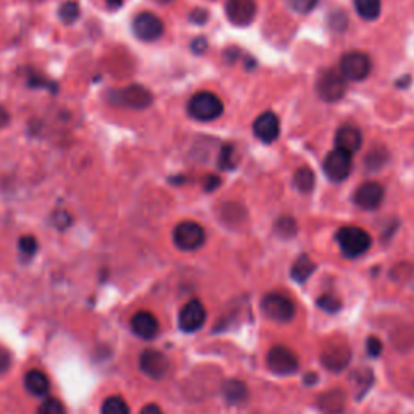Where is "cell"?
<instances>
[{"mask_svg":"<svg viewBox=\"0 0 414 414\" xmlns=\"http://www.w3.org/2000/svg\"><path fill=\"white\" fill-rule=\"evenodd\" d=\"M10 368H12V354H10L8 350L0 348V376L8 372Z\"/></svg>","mask_w":414,"mask_h":414,"instance_id":"obj_37","label":"cell"},{"mask_svg":"<svg viewBox=\"0 0 414 414\" xmlns=\"http://www.w3.org/2000/svg\"><path fill=\"white\" fill-rule=\"evenodd\" d=\"M222 393L230 405H240V403L246 402L248 395H250L246 383L238 381V379H230V381L223 382Z\"/></svg>","mask_w":414,"mask_h":414,"instance_id":"obj_21","label":"cell"},{"mask_svg":"<svg viewBox=\"0 0 414 414\" xmlns=\"http://www.w3.org/2000/svg\"><path fill=\"white\" fill-rule=\"evenodd\" d=\"M318 405L324 414H343L345 408H347V395L338 388H335V390L322 393Z\"/></svg>","mask_w":414,"mask_h":414,"instance_id":"obj_19","label":"cell"},{"mask_svg":"<svg viewBox=\"0 0 414 414\" xmlns=\"http://www.w3.org/2000/svg\"><path fill=\"white\" fill-rule=\"evenodd\" d=\"M104 3L109 10H119L123 5V0H104Z\"/></svg>","mask_w":414,"mask_h":414,"instance_id":"obj_44","label":"cell"},{"mask_svg":"<svg viewBox=\"0 0 414 414\" xmlns=\"http://www.w3.org/2000/svg\"><path fill=\"white\" fill-rule=\"evenodd\" d=\"M285 2L291 10H293V12L300 15H306L313 12L316 5L319 3V0H285Z\"/></svg>","mask_w":414,"mask_h":414,"instance_id":"obj_33","label":"cell"},{"mask_svg":"<svg viewBox=\"0 0 414 414\" xmlns=\"http://www.w3.org/2000/svg\"><path fill=\"white\" fill-rule=\"evenodd\" d=\"M335 13H337L338 19H335L334 17L330 18V28L337 29V31H343V29L347 28V15H345V12H335Z\"/></svg>","mask_w":414,"mask_h":414,"instance_id":"obj_38","label":"cell"},{"mask_svg":"<svg viewBox=\"0 0 414 414\" xmlns=\"http://www.w3.org/2000/svg\"><path fill=\"white\" fill-rule=\"evenodd\" d=\"M139 414H164V413L157 405H154V403H149V405H146L143 410L139 411Z\"/></svg>","mask_w":414,"mask_h":414,"instance_id":"obj_43","label":"cell"},{"mask_svg":"<svg viewBox=\"0 0 414 414\" xmlns=\"http://www.w3.org/2000/svg\"><path fill=\"white\" fill-rule=\"evenodd\" d=\"M382 350H383V345H382V342L377 337H369L366 340V352H368V354L371 358L381 356Z\"/></svg>","mask_w":414,"mask_h":414,"instance_id":"obj_35","label":"cell"},{"mask_svg":"<svg viewBox=\"0 0 414 414\" xmlns=\"http://www.w3.org/2000/svg\"><path fill=\"white\" fill-rule=\"evenodd\" d=\"M314 270H316V264L313 262V259H311L309 256L303 255L296 259L293 267H291L290 274H291V279H293L295 282H298V284H304V282L314 274Z\"/></svg>","mask_w":414,"mask_h":414,"instance_id":"obj_22","label":"cell"},{"mask_svg":"<svg viewBox=\"0 0 414 414\" xmlns=\"http://www.w3.org/2000/svg\"><path fill=\"white\" fill-rule=\"evenodd\" d=\"M191 49L194 53H204L207 51V39L206 37H196L191 42Z\"/></svg>","mask_w":414,"mask_h":414,"instance_id":"obj_39","label":"cell"},{"mask_svg":"<svg viewBox=\"0 0 414 414\" xmlns=\"http://www.w3.org/2000/svg\"><path fill=\"white\" fill-rule=\"evenodd\" d=\"M223 57H225V60L228 63H235L238 58H240V51L235 47H230V49H225V53H223Z\"/></svg>","mask_w":414,"mask_h":414,"instance_id":"obj_41","label":"cell"},{"mask_svg":"<svg viewBox=\"0 0 414 414\" xmlns=\"http://www.w3.org/2000/svg\"><path fill=\"white\" fill-rule=\"evenodd\" d=\"M352 155L353 154L347 153V150H342L337 148H335L334 150H330V153L325 155L324 164H322L325 177H327L330 182H334V183L345 182V180L348 178V175H350V172H352V167H353Z\"/></svg>","mask_w":414,"mask_h":414,"instance_id":"obj_8","label":"cell"},{"mask_svg":"<svg viewBox=\"0 0 414 414\" xmlns=\"http://www.w3.org/2000/svg\"><path fill=\"white\" fill-rule=\"evenodd\" d=\"M261 311L266 314L267 319L274 320V322H290L295 318L296 308L295 303L288 296L282 293H267L264 298L261 300Z\"/></svg>","mask_w":414,"mask_h":414,"instance_id":"obj_5","label":"cell"},{"mask_svg":"<svg viewBox=\"0 0 414 414\" xmlns=\"http://www.w3.org/2000/svg\"><path fill=\"white\" fill-rule=\"evenodd\" d=\"M252 133L262 143L270 144L280 136V120L274 112H264L252 123Z\"/></svg>","mask_w":414,"mask_h":414,"instance_id":"obj_16","label":"cell"},{"mask_svg":"<svg viewBox=\"0 0 414 414\" xmlns=\"http://www.w3.org/2000/svg\"><path fill=\"white\" fill-rule=\"evenodd\" d=\"M37 414H67V411L58 398L49 397L37 406Z\"/></svg>","mask_w":414,"mask_h":414,"instance_id":"obj_30","label":"cell"},{"mask_svg":"<svg viewBox=\"0 0 414 414\" xmlns=\"http://www.w3.org/2000/svg\"><path fill=\"white\" fill-rule=\"evenodd\" d=\"M353 3L359 17L363 19H368V21L377 19L379 15H381V10H382L381 0H353Z\"/></svg>","mask_w":414,"mask_h":414,"instance_id":"obj_23","label":"cell"},{"mask_svg":"<svg viewBox=\"0 0 414 414\" xmlns=\"http://www.w3.org/2000/svg\"><path fill=\"white\" fill-rule=\"evenodd\" d=\"M383 187L377 182H366L353 194V202L363 211H376L383 201Z\"/></svg>","mask_w":414,"mask_h":414,"instance_id":"obj_15","label":"cell"},{"mask_svg":"<svg viewBox=\"0 0 414 414\" xmlns=\"http://www.w3.org/2000/svg\"><path fill=\"white\" fill-rule=\"evenodd\" d=\"M131 330L136 337L143 340H153L159 334V320L149 311H139L131 318Z\"/></svg>","mask_w":414,"mask_h":414,"instance_id":"obj_17","label":"cell"},{"mask_svg":"<svg viewBox=\"0 0 414 414\" xmlns=\"http://www.w3.org/2000/svg\"><path fill=\"white\" fill-rule=\"evenodd\" d=\"M352 361V350L347 342H329L320 352V363L330 372H342Z\"/></svg>","mask_w":414,"mask_h":414,"instance_id":"obj_9","label":"cell"},{"mask_svg":"<svg viewBox=\"0 0 414 414\" xmlns=\"http://www.w3.org/2000/svg\"><path fill=\"white\" fill-rule=\"evenodd\" d=\"M238 164V157H236V150L235 146L232 144H225L222 146L221 154H218V167L221 170H233Z\"/></svg>","mask_w":414,"mask_h":414,"instance_id":"obj_27","label":"cell"},{"mask_svg":"<svg viewBox=\"0 0 414 414\" xmlns=\"http://www.w3.org/2000/svg\"><path fill=\"white\" fill-rule=\"evenodd\" d=\"M23 383L28 393H31L33 397H46L49 390H51V383H49L47 376L42 371H39V369H31V371L24 374Z\"/></svg>","mask_w":414,"mask_h":414,"instance_id":"obj_20","label":"cell"},{"mask_svg":"<svg viewBox=\"0 0 414 414\" xmlns=\"http://www.w3.org/2000/svg\"><path fill=\"white\" fill-rule=\"evenodd\" d=\"M274 232H275V235L288 240V238H293L296 235V232H298V225H296V221L293 217L284 216V217L277 218V222L274 225Z\"/></svg>","mask_w":414,"mask_h":414,"instance_id":"obj_26","label":"cell"},{"mask_svg":"<svg viewBox=\"0 0 414 414\" xmlns=\"http://www.w3.org/2000/svg\"><path fill=\"white\" fill-rule=\"evenodd\" d=\"M52 222H53V225H55V228L63 232L71 225V216L67 211H57V212H53Z\"/></svg>","mask_w":414,"mask_h":414,"instance_id":"obj_34","label":"cell"},{"mask_svg":"<svg viewBox=\"0 0 414 414\" xmlns=\"http://www.w3.org/2000/svg\"><path fill=\"white\" fill-rule=\"evenodd\" d=\"M318 306L322 311H325V313L334 314V313H338V311L342 309V301H340L337 296H334V295H322V296H319Z\"/></svg>","mask_w":414,"mask_h":414,"instance_id":"obj_31","label":"cell"},{"mask_svg":"<svg viewBox=\"0 0 414 414\" xmlns=\"http://www.w3.org/2000/svg\"><path fill=\"white\" fill-rule=\"evenodd\" d=\"M135 36L143 42H154L164 34V21L153 12H141L133 18Z\"/></svg>","mask_w":414,"mask_h":414,"instance_id":"obj_10","label":"cell"},{"mask_svg":"<svg viewBox=\"0 0 414 414\" xmlns=\"http://www.w3.org/2000/svg\"><path fill=\"white\" fill-rule=\"evenodd\" d=\"M218 187H221V178L216 177V175H209L206 182H204V189H206V191H214V189H217Z\"/></svg>","mask_w":414,"mask_h":414,"instance_id":"obj_40","label":"cell"},{"mask_svg":"<svg viewBox=\"0 0 414 414\" xmlns=\"http://www.w3.org/2000/svg\"><path fill=\"white\" fill-rule=\"evenodd\" d=\"M338 70L350 81H364L372 70V63L368 53L352 51L340 58Z\"/></svg>","mask_w":414,"mask_h":414,"instance_id":"obj_7","label":"cell"},{"mask_svg":"<svg viewBox=\"0 0 414 414\" xmlns=\"http://www.w3.org/2000/svg\"><path fill=\"white\" fill-rule=\"evenodd\" d=\"M207 313L199 300H191L183 306L178 314V327L184 334H194L206 324Z\"/></svg>","mask_w":414,"mask_h":414,"instance_id":"obj_12","label":"cell"},{"mask_svg":"<svg viewBox=\"0 0 414 414\" xmlns=\"http://www.w3.org/2000/svg\"><path fill=\"white\" fill-rule=\"evenodd\" d=\"M337 243L340 246V251L345 257L354 259V257L363 256L364 252L369 251L372 245L371 235L361 227H343L337 233Z\"/></svg>","mask_w":414,"mask_h":414,"instance_id":"obj_2","label":"cell"},{"mask_svg":"<svg viewBox=\"0 0 414 414\" xmlns=\"http://www.w3.org/2000/svg\"><path fill=\"white\" fill-rule=\"evenodd\" d=\"M207 19H209V13H207V10H204V8H194L193 12L189 13V21L198 24V26H202Z\"/></svg>","mask_w":414,"mask_h":414,"instance_id":"obj_36","label":"cell"},{"mask_svg":"<svg viewBox=\"0 0 414 414\" xmlns=\"http://www.w3.org/2000/svg\"><path fill=\"white\" fill-rule=\"evenodd\" d=\"M173 243L180 251L193 252L206 241V232L198 222L184 221L173 228Z\"/></svg>","mask_w":414,"mask_h":414,"instance_id":"obj_6","label":"cell"},{"mask_svg":"<svg viewBox=\"0 0 414 414\" xmlns=\"http://www.w3.org/2000/svg\"><path fill=\"white\" fill-rule=\"evenodd\" d=\"M58 17L67 24L76 21L78 17H80V3L76 0H68V2L62 3V7L58 8Z\"/></svg>","mask_w":414,"mask_h":414,"instance_id":"obj_29","label":"cell"},{"mask_svg":"<svg viewBox=\"0 0 414 414\" xmlns=\"http://www.w3.org/2000/svg\"><path fill=\"white\" fill-rule=\"evenodd\" d=\"M408 85H410V76H403V80L397 83L398 87H405Z\"/></svg>","mask_w":414,"mask_h":414,"instance_id":"obj_46","label":"cell"},{"mask_svg":"<svg viewBox=\"0 0 414 414\" xmlns=\"http://www.w3.org/2000/svg\"><path fill=\"white\" fill-rule=\"evenodd\" d=\"M256 0H227L225 15L228 21L235 26L245 28L256 19Z\"/></svg>","mask_w":414,"mask_h":414,"instance_id":"obj_13","label":"cell"},{"mask_svg":"<svg viewBox=\"0 0 414 414\" xmlns=\"http://www.w3.org/2000/svg\"><path fill=\"white\" fill-rule=\"evenodd\" d=\"M37 250H39V243L34 236L24 235L19 238L18 251H19V256H21L23 261H29L31 257L36 256Z\"/></svg>","mask_w":414,"mask_h":414,"instance_id":"obj_28","label":"cell"},{"mask_svg":"<svg viewBox=\"0 0 414 414\" xmlns=\"http://www.w3.org/2000/svg\"><path fill=\"white\" fill-rule=\"evenodd\" d=\"M298 366L300 363L296 354L284 345H277V347L270 348L269 354H267V368L277 376H291L298 371Z\"/></svg>","mask_w":414,"mask_h":414,"instance_id":"obj_11","label":"cell"},{"mask_svg":"<svg viewBox=\"0 0 414 414\" xmlns=\"http://www.w3.org/2000/svg\"><path fill=\"white\" fill-rule=\"evenodd\" d=\"M154 96L148 87L141 85H131L121 89H112L107 94V102L112 105L126 107L131 110H143L153 104Z\"/></svg>","mask_w":414,"mask_h":414,"instance_id":"obj_1","label":"cell"},{"mask_svg":"<svg viewBox=\"0 0 414 414\" xmlns=\"http://www.w3.org/2000/svg\"><path fill=\"white\" fill-rule=\"evenodd\" d=\"M316 91L322 101L337 102L347 92V78L340 73V70L327 68L319 73L318 81H316Z\"/></svg>","mask_w":414,"mask_h":414,"instance_id":"obj_4","label":"cell"},{"mask_svg":"<svg viewBox=\"0 0 414 414\" xmlns=\"http://www.w3.org/2000/svg\"><path fill=\"white\" fill-rule=\"evenodd\" d=\"M293 184L300 193H311L316 184L314 172L309 167H300L293 175Z\"/></svg>","mask_w":414,"mask_h":414,"instance_id":"obj_24","label":"cell"},{"mask_svg":"<svg viewBox=\"0 0 414 414\" xmlns=\"http://www.w3.org/2000/svg\"><path fill=\"white\" fill-rule=\"evenodd\" d=\"M170 368V363L164 353L157 350H144L139 356V369L146 376L160 381L167 376Z\"/></svg>","mask_w":414,"mask_h":414,"instance_id":"obj_14","label":"cell"},{"mask_svg":"<svg viewBox=\"0 0 414 414\" xmlns=\"http://www.w3.org/2000/svg\"><path fill=\"white\" fill-rule=\"evenodd\" d=\"M10 120H12V119H10L8 110L5 109L3 105H0V130L5 128V126L10 123Z\"/></svg>","mask_w":414,"mask_h":414,"instance_id":"obj_42","label":"cell"},{"mask_svg":"<svg viewBox=\"0 0 414 414\" xmlns=\"http://www.w3.org/2000/svg\"><path fill=\"white\" fill-rule=\"evenodd\" d=\"M154 2H157V3H160V5H167V3H170V2H173V0H154Z\"/></svg>","mask_w":414,"mask_h":414,"instance_id":"obj_47","label":"cell"},{"mask_svg":"<svg viewBox=\"0 0 414 414\" xmlns=\"http://www.w3.org/2000/svg\"><path fill=\"white\" fill-rule=\"evenodd\" d=\"M335 146L337 149L347 150L350 154L358 153L363 146V133L358 126L343 125L335 133Z\"/></svg>","mask_w":414,"mask_h":414,"instance_id":"obj_18","label":"cell"},{"mask_svg":"<svg viewBox=\"0 0 414 414\" xmlns=\"http://www.w3.org/2000/svg\"><path fill=\"white\" fill-rule=\"evenodd\" d=\"M316 381H318V376H316V374H306L304 376V382L308 383V386H313Z\"/></svg>","mask_w":414,"mask_h":414,"instance_id":"obj_45","label":"cell"},{"mask_svg":"<svg viewBox=\"0 0 414 414\" xmlns=\"http://www.w3.org/2000/svg\"><path fill=\"white\" fill-rule=\"evenodd\" d=\"M386 160H387L386 149H381V148L374 149L368 154L366 167L371 169V170H377V169H381L383 164H386Z\"/></svg>","mask_w":414,"mask_h":414,"instance_id":"obj_32","label":"cell"},{"mask_svg":"<svg viewBox=\"0 0 414 414\" xmlns=\"http://www.w3.org/2000/svg\"><path fill=\"white\" fill-rule=\"evenodd\" d=\"M101 414H130V406L121 397L112 395L102 403Z\"/></svg>","mask_w":414,"mask_h":414,"instance_id":"obj_25","label":"cell"},{"mask_svg":"<svg viewBox=\"0 0 414 414\" xmlns=\"http://www.w3.org/2000/svg\"><path fill=\"white\" fill-rule=\"evenodd\" d=\"M188 114L198 121H214L223 114V104L211 91H199L188 101Z\"/></svg>","mask_w":414,"mask_h":414,"instance_id":"obj_3","label":"cell"}]
</instances>
